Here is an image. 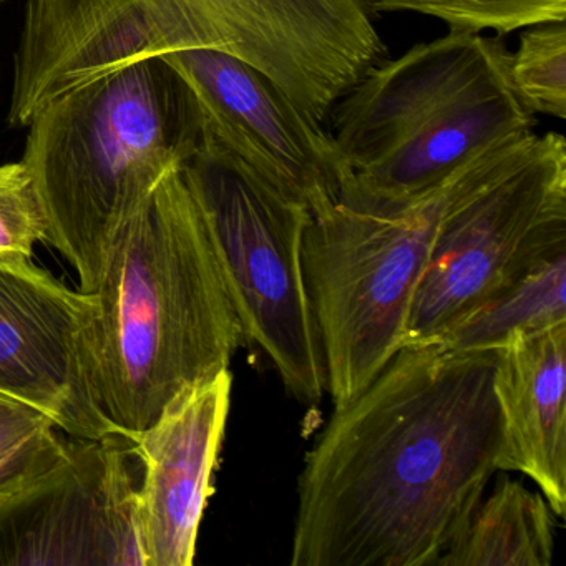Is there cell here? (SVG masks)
<instances>
[{"mask_svg":"<svg viewBox=\"0 0 566 566\" xmlns=\"http://www.w3.org/2000/svg\"><path fill=\"white\" fill-rule=\"evenodd\" d=\"M495 349L409 344L304 460L293 566H437L500 470Z\"/></svg>","mask_w":566,"mask_h":566,"instance_id":"1","label":"cell"},{"mask_svg":"<svg viewBox=\"0 0 566 566\" xmlns=\"http://www.w3.org/2000/svg\"><path fill=\"white\" fill-rule=\"evenodd\" d=\"M85 333L98 409L134 439L188 387L230 369L243 340L181 168L118 231Z\"/></svg>","mask_w":566,"mask_h":566,"instance_id":"2","label":"cell"},{"mask_svg":"<svg viewBox=\"0 0 566 566\" xmlns=\"http://www.w3.org/2000/svg\"><path fill=\"white\" fill-rule=\"evenodd\" d=\"M24 161L48 240L94 293L128 218L205 144L200 105L161 55L115 69L32 118Z\"/></svg>","mask_w":566,"mask_h":566,"instance_id":"3","label":"cell"},{"mask_svg":"<svg viewBox=\"0 0 566 566\" xmlns=\"http://www.w3.org/2000/svg\"><path fill=\"white\" fill-rule=\"evenodd\" d=\"M500 39L450 29L370 67L331 111V137L350 170L343 190L422 200L513 138L533 134Z\"/></svg>","mask_w":566,"mask_h":566,"instance_id":"4","label":"cell"},{"mask_svg":"<svg viewBox=\"0 0 566 566\" xmlns=\"http://www.w3.org/2000/svg\"><path fill=\"white\" fill-rule=\"evenodd\" d=\"M566 251V144L513 138L467 165L443 191L406 340L439 343L500 287Z\"/></svg>","mask_w":566,"mask_h":566,"instance_id":"5","label":"cell"},{"mask_svg":"<svg viewBox=\"0 0 566 566\" xmlns=\"http://www.w3.org/2000/svg\"><path fill=\"white\" fill-rule=\"evenodd\" d=\"M446 187L409 203L343 190L311 214L304 277L336 409L359 396L403 346Z\"/></svg>","mask_w":566,"mask_h":566,"instance_id":"6","label":"cell"},{"mask_svg":"<svg viewBox=\"0 0 566 566\" xmlns=\"http://www.w3.org/2000/svg\"><path fill=\"white\" fill-rule=\"evenodd\" d=\"M181 174L243 339L268 357L291 396L317 402L326 394V366L303 268L310 208L208 138Z\"/></svg>","mask_w":566,"mask_h":566,"instance_id":"7","label":"cell"},{"mask_svg":"<svg viewBox=\"0 0 566 566\" xmlns=\"http://www.w3.org/2000/svg\"><path fill=\"white\" fill-rule=\"evenodd\" d=\"M191 49L253 65L324 124L334 104L384 61L359 0H171Z\"/></svg>","mask_w":566,"mask_h":566,"instance_id":"8","label":"cell"},{"mask_svg":"<svg viewBox=\"0 0 566 566\" xmlns=\"http://www.w3.org/2000/svg\"><path fill=\"white\" fill-rule=\"evenodd\" d=\"M130 440L77 439L0 500V565L142 566Z\"/></svg>","mask_w":566,"mask_h":566,"instance_id":"9","label":"cell"},{"mask_svg":"<svg viewBox=\"0 0 566 566\" xmlns=\"http://www.w3.org/2000/svg\"><path fill=\"white\" fill-rule=\"evenodd\" d=\"M161 57L193 91L205 138L306 205L311 214L337 201L350 170L336 142L263 72L217 49H181Z\"/></svg>","mask_w":566,"mask_h":566,"instance_id":"10","label":"cell"},{"mask_svg":"<svg viewBox=\"0 0 566 566\" xmlns=\"http://www.w3.org/2000/svg\"><path fill=\"white\" fill-rule=\"evenodd\" d=\"M94 294L72 291L22 254H0V392L77 439L122 436L95 402L85 360Z\"/></svg>","mask_w":566,"mask_h":566,"instance_id":"11","label":"cell"},{"mask_svg":"<svg viewBox=\"0 0 566 566\" xmlns=\"http://www.w3.org/2000/svg\"><path fill=\"white\" fill-rule=\"evenodd\" d=\"M190 49L171 0H29L9 124L144 57Z\"/></svg>","mask_w":566,"mask_h":566,"instance_id":"12","label":"cell"},{"mask_svg":"<svg viewBox=\"0 0 566 566\" xmlns=\"http://www.w3.org/2000/svg\"><path fill=\"white\" fill-rule=\"evenodd\" d=\"M230 369L188 387L130 440L144 467L135 492L142 566H191L230 416Z\"/></svg>","mask_w":566,"mask_h":566,"instance_id":"13","label":"cell"},{"mask_svg":"<svg viewBox=\"0 0 566 566\" xmlns=\"http://www.w3.org/2000/svg\"><path fill=\"white\" fill-rule=\"evenodd\" d=\"M493 392L502 420L500 472L538 486L566 515V321L516 331L496 347Z\"/></svg>","mask_w":566,"mask_h":566,"instance_id":"14","label":"cell"},{"mask_svg":"<svg viewBox=\"0 0 566 566\" xmlns=\"http://www.w3.org/2000/svg\"><path fill=\"white\" fill-rule=\"evenodd\" d=\"M555 538L556 515L545 496L505 476L437 566H549Z\"/></svg>","mask_w":566,"mask_h":566,"instance_id":"15","label":"cell"},{"mask_svg":"<svg viewBox=\"0 0 566 566\" xmlns=\"http://www.w3.org/2000/svg\"><path fill=\"white\" fill-rule=\"evenodd\" d=\"M566 321V251L546 258L453 326L439 343L459 350L496 349L516 331Z\"/></svg>","mask_w":566,"mask_h":566,"instance_id":"16","label":"cell"},{"mask_svg":"<svg viewBox=\"0 0 566 566\" xmlns=\"http://www.w3.org/2000/svg\"><path fill=\"white\" fill-rule=\"evenodd\" d=\"M59 432L48 413L0 392V500L62 460L69 439Z\"/></svg>","mask_w":566,"mask_h":566,"instance_id":"17","label":"cell"},{"mask_svg":"<svg viewBox=\"0 0 566 566\" xmlns=\"http://www.w3.org/2000/svg\"><path fill=\"white\" fill-rule=\"evenodd\" d=\"M367 14L416 12L450 29L500 35L542 22L566 21V0H359Z\"/></svg>","mask_w":566,"mask_h":566,"instance_id":"18","label":"cell"},{"mask_svg":"<svg viewBox=\"0 0 566 566\" xmlns=\"http://www.w3.org/2000/svg\"><path fill=\"white\" fill-rule=\"evenodd\" d=\"M512 54L510 75L520 102L530 114L566 118L565 21L528 25Z\"/></svg>","mask_w":566,"mask_h":566,"instance_id":"19","label":"cell"},{"mask_svg":"<svg viewBox=\"0 0 566 566\" xmlns=\"http://www.w3.org/2000/svg\"><path fill=\"white\" fill-rule=\"evenodd\" d=\"M48 214L24 161L0 167V254L32 258L48 240Z\"/></svg>","mask_w":566,"mask_h":566,"instance_id":"20","label":"cell"},{"mask_svg":"<svg viewBox=\"0 0 566 566\" xmlns=\"http://www.w3.org/2000/svg\"><path fill=\"white\" fill-rule=\"evenodd\" d=\"M0 2H2V0H0Z\"/></svg>","mask_w":566,"mask_h":566,"instance_id":"21","label":"cell"}]
</instances>
